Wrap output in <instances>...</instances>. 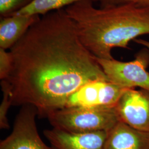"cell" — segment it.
I'll return each instance as SVG.
<instances>
[{"mask_svg": "<svg viewBox=\"0 0 149 149\" xmlns=\"http://www.w3.org/2000/svg\"><path fill=\"white\" fill-rule=\"evenodd\" d=\"M10 52L12 106L34 107L40 117L63 108L82 86L109 80L65 8L40 17Z\"/></svg>", "mask_w": 149, "mask_h": 149, "instance_id": "cell-1", "label": "cell"}, {"mask_svg": "<svg viewBox=\"0 0 149 149\" xmlns=\"http://www.w3.org/2000/svg\"><path fill=\"white\" fill-rule=\"evenodd\" d=\"M82 0L65 8L74 23L80 40L98 59H114L115 48L129 49V43L149 35V7L134 3L96 8Z\"/></svg>", "mask_w": 149, "mask_h": 149, "instance_id": "cell-2", "label": "cell"}, {"mask_svg": "<svg viewBox=\"0 0 149 149\" xmlns=\"http://www.w3.org/2000/svg\"><path fill=\"white\" fill-rule=\"evenodd\" d=\"M47 118L54 128L74 134L107 132L119 121L115 106L63 108Z\"/></svg>", "mask_w": 149, "mask_h": 149, "instance_id": "cell-3", "label": "cell"}, {"mask_svg": "<svg viewBox=\"0 0 149 149\" xmlns=\"http://www.w3.org/2000/svg\"><path fill=\"white\" fill-rule=\"evenodd\" d=\"M96 59L107 78L112 83L124 88L149 91V51L144 48L133 60L123 62L116 59Z\"/></svg>", "mask_w": 149, "mask_h": 149, "instance_id": "cell-4", "label": "cell"}, {"mask_svg": "<svg viewBox=\"0 0 149 149\" xmlns=\"http://www.w3.org/2000/svg\"><path fill=\"white\" fill-rule=\"evenodd\" d=\"M36 107L22 106L16 116L12 132L0 142V149H53L45 144L38 132Z\"/></svg>", "mask_w": 149, "mask_h": 149, "instance_id": "cell-5", "label": "cell"}, {"mask_svg": "<svg viewBox=\"0 0 149 149\" xmlns=\"http://www.w3.org/2000/svg\"><path fill=\"white\" fill-rule=\"evenodd\" d=\"M125 90L109 80L93 81L71 95L64 108L115 106Z\"/></svg>", "mask_w": 149, "mask_h": 149, "instance_id": "cell-6", "label": "cell"}, {"mask_svg": "<svg viewBox=\"0 0 149 149\" xmlns=\"http://www.w3.org/2000/svg\"><path fill=\"white\" fill-rule=\"evenodd\" d=\"M115 108L119 120L139 130L149 132V91L125 90Z\"/></svg>", "mask_w": 149, "mask_h": 149, "instance_id": "cell-7", "label": "cell"}, {"mask_svg": "<svg viewBox=\"0 0 149 149\" xmlns=\"http://www.w3.org/2000/svg\"><path fill=\"white\" fill-rule=\"evenodd\" d=\"M53 149H103L107 132L70 133L56 128L44 131Z\"/></svg>", "mask_w": 149, "mask_h": 149, "instance_id": "cell-8", "label": "cell"}, {"mask_svg": "<svg viewBox=\"0 0 149 149\" xmlns=\"http://www.w3.org/2000/svg\"><path fill=\"white\" fill-rule=\"evenodd\" d=\"M103 149H149V132L119 120L107 132Z\"/></svg>", "mask_w": 149, "mask_h": 149, "instance_id": "cell-9", "label": "cell"}, {"mask_svg": "<svg viewBox=\"0 0 149 149\" xmlns=\"http://www.w3.org/2000/svg\"><path fill=\"white\" fill-rule=\"evenodd\" d=\"M40 18L38 15H22L1 17L0 48L7 50L12 48Z\"/></svg>", "mask_w": 149, "mask_h": 149, "instance_id": "cell-10", "label": "cell"}, {"mask_svg": "<svg viewBox=\"0 0 149 149\" xmlns=\"http://www.w3.org/2000/svg\"><path fill=\"white\" fill-rule=\"evenodd\" d=\"M82 0H34L29 5L15 15L44 16L53 11L64 9Z\"/></svg>", "mask_w": 149, "mask_h": 149, "instance_id": "cell-11", "label": "cell"}, {"mask_svg": "<svg viewBox=\"0 0 149 149\" xmlns=\"http://www.w3.org/2000/svg\"><path fill=\"white\" fill-rule=\"evenodd\" d=\"M1 86L3 94L2 101L0 106V128L8 129L10 128L7 113L12 106V87L7 80H1Z\"/></svg>", "mask_w": 149, "mask_h": 149, "instance_id": "cell-12", "label": "cell"}, {"mask_svg": "<svg viewBox=\"0 0 149 149\" xmlns=\"http://www.w3.org/2000/svg\"><path fill=\"white\" fill-rule=\"evenodd\" d=\"M34 0H0V16H13L29 5Z\"/></svg>", "mask_w": 149, "mask_h": 149, "instance_id": "cell-13", "label": "cell"}, {"mask_svg": "<svg viewBox=\"0 0 149 149\" xmlns=\"http://www.w3.org/2000/svg\"><path fill=\"white\" fill-rule=\"evenodd\" d=\"M13 59L10 52L0 48V79L7 80L11 74Z\"/></svg>", "mask_w": 149, "mask_h": 149, "instance_id": "cell-14", "label": "cell"}, {"mask_svg": "<svg viewBox=\"0 0 149 149\" xmlns=\"http://www.w3.org/2000/svg\"><path fill=\"white\" fill-rule=\"evenodd\" d=\"M93 1L99 2L101 7L120 5L132 3V0H93Z\"/></svg>", "mask_w": 149, "mask_h": 149, "instance_id": "cell-15", "label": "cell"}, {"mask_svg": "<svg viewBox=\"0 0 149 149\" xmlns=\"http://www.w3.org/2000/svg\"><path fill=\"white\" fill-rule=\"evenodd\" d=\"M134 42L143 46L144 48H146L149 51V41L141 39H136L134 40Z\"/></svg>", "mask_w": 149, "mask_h": 149, "instance_id": "cell-16", "label": "cell"}, {"mask_svg": "<svg viewBox=\"0 0 149 149\" xmlns=\"http://www.w3.org/2000/svg\"><path fill=\"white\" fill-rule=\"evenodd\" d=\"M132 3L145 7H149V0H132Z\"/></svg>", "mask_w": 149, "mask_h": 149, "instance_id": "cell-17", "label": "cell"}]
</instances>
